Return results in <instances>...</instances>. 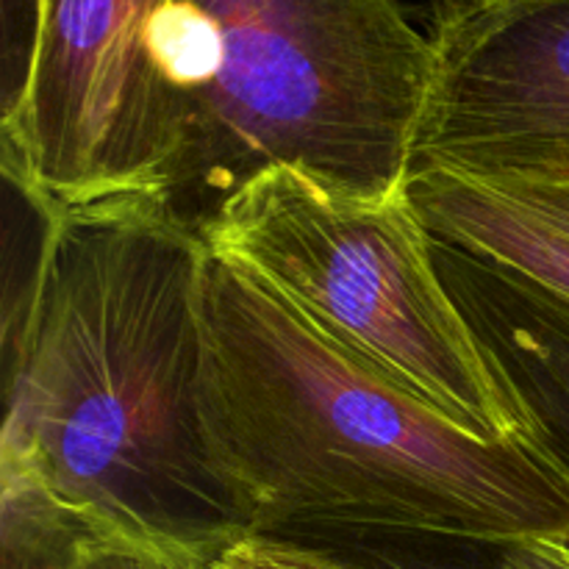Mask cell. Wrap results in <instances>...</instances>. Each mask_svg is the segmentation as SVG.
I'll use <instances>...</instances> for the list:
<instances>
[{"instance_id":"1","label":"cell","mask_w":569,"mask_h":569,"mask_svg":"<svg viewBox=\"0 0 569 569\" xmlns=\"http://www.w3.org/2000/svg\"><path fill=\"white\" fill-rule=\"evenodd\" d=\"M39 214L26 295L6 311L0 481L89 531L217 559L248 533L200 426L209 248L156 198Z\"/></svg>"},{"instance_id":"2","label":"cell","mask_w":569,"mask_h":569,"mask_svg":"<svg viewBox=\"0 0 569 569\" xmlns=\"http://www.w3.org/2000/svg\"><path fill=\"white\" fill-rule=\"evenodd\" d=\"M200 322L206 453L248 537L515 542L569 528V467L548 439L478 437L211 250Z\"/></svg>"},{"instance_id":"3","label":"cell","mask_w":569,"mask_h":569,"mask_svg":"<svg viewBox=\"0 0 569 569\" xmlns=\"http://www.w3.org/2000/svg\"><path fill=\"white\" fill-rule=\"evenodd\" d=\"M222 56L183 92L164 206L200 233L256 172L303 167L361 192L409 187L433 78L431 6L209 0Z\"/></svg>"},{"instance_id":"4","label":"cell","mask_w":569,"mask_h":569,"mask_svg":"<svg viewBox=\"0 0 569 569\" xmlns=\"http://www.w3.org/2000/svg\"><path fill=\"white\" fill-rule=\"evenodd\" d=\"M200 239L478 437H545L445 287L409 187L361 192L276 164L237 189Z\"/></svg>"},{"instance_id":"5","label":"cell","mask_w":569,"mask_h":569,"mask_svg":"<svg viewBox=\"0 0 569 569\" xmlns=\"http://www.w3.org/2000/svg\"><path fill=\"white\" fill-rule=\"evenodd\" d=\"M153 0H37L20 81L3 98V178L37 209L164 203L187 98L144 37Z\"/></svg>"},{"instance_id":"6","label":"cell","mask_w":569,"mask_h":569,"mask_svg":"<svg viewBox=\"0 0 569 569\" xmlns=\"http://www.w3.org/2000/svg\"><path fill=\"white\" fill-rule=\"evenodd\" d=\"M431 37L415 170L569 172V0L431 6Z\"/></svg>"},{"instance_id":"7","label":"cell","mask_w":569,"mask_h":569,"mask_svg":"<svg viewBox=\"0 0 569 569\" xmlns=\"http://www.w3.org/2000/svg\"><path fill=\"white\" fill-rule=\"evenodd\" d=\"M409 194L433 239L569 303V172L422 167Z\"/></svg>"},{"instance_id":"8","label":"cell","mask_w":569,"mask_h":569,"mask_svg":"<svg viewBox=\"0 0 569 569\" xmlns=\"http://www.w3.org/2000/svg\"><path fill=\"white\" fill-rule=\"evenodd\" d=\"M445 287L569 467V303L433 239Z\"/></svg>"},{"instance_id":"9","label":"cell","mask_w":569,"mask_h":569,"mask_svg":"<svg viewBox=\"0 0 569 569\" xmlns=\"http://www.w3.org/2000/svg\"><path fill=\"white\" fill-rule=\"evenodd\" d=\"M359 569H528L509 542L398 537V533H348L311 539Z\"/></svg>"},{"instance_id":"10","label":"cell","mask_w":569,"mask_h":569,"mask_svg":"<svg viewBox=\"0 0 569 569\" xmlns=\"http://www.w3.org/2000/svg\"><path fill=\"white\" fill-rule=\"evenodd\" d=\"M144 37L156 67L170 87L192 92L217 76L222 33L209 3L153 0L144 22Z\"/></svg>"},{"instance_id":"11","label":"cell","mask_w":569,"mask_h":569,"mask_svg":"<svg viewBox=\"0 0 569 569\" xmlns=\"http://www.w3.org/2000/svg\"><path fill=\"white\" fill-rule=\"evenodd\" d=\"M3 569H72V545L81 522L70 520L37 492L0 481Z\"/></svg>"},{"instance_id":"12","label":"cell","mask_w":569,"mask_h":569,"mask_svg":"<svg viewBox=\"0 0 569 569\" xmlns=\"http://www.w3.org/2000/svg\"><path fill=\"white\" fill-rule=\"evenodd\" d=\"M72 569H214V556L167 539L81 528Z\"/></svg>"},{"instance_id":"13","label":"cell","mask_w":569,"mask_h":569,"mask_svg":"<svg viewBox=\"0 0 569 569\" xmlns=\"http://www.w3.org/2000/svg\"><path fill=\"white\" fill-rule=\"evenodd\" d=\"M214 569H359L300 539L242 537L214 559Z\"/></svg>"},{"instance_id":"14","label":"cell","mask_w":569,"mask_h":569,"mask_svg":"<svg viewBox=\"0 0 569 569\" xmlns=\"http://www.w3.org/2000/svg\"><path fill=\"white\" fill-rule=\"evenodd\" d=\"M511 553L528 569H569V528L509 542Z\"/></svg>"}]
</instances>
